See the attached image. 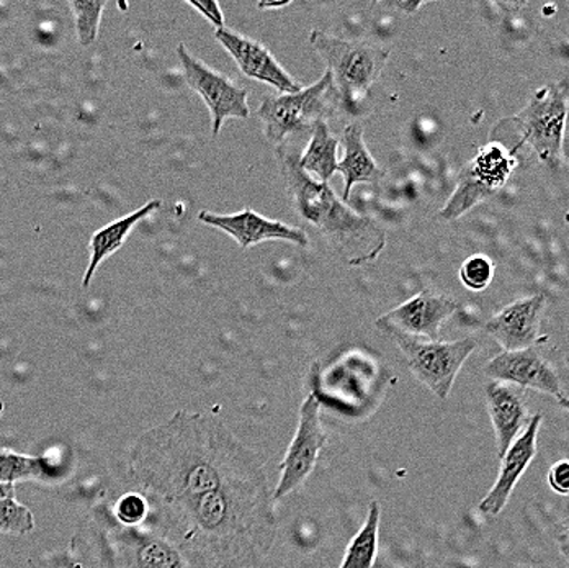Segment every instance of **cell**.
<instances>
[{
    "label": "cell",
    "mask_w": 569,
    "mask_h": 568,
    "mask_svg": "<svg viewBox=\"0 0 569 568\" xmlns=\"http://www.w3.org/2000/svg\"><path fill=\"white\" fill-rule=\"evenodd\" d=\"M310 43L326 62L341 107L347 112H357L360 100L380 79L390 60V50L371 41L347 40L322 30L311 31Z\"/></svg>",
    "instance_id": "cell-6"
},
{
    "label": "cell",
    "mask_w": 569,
    "mask_h": 568,
    "mask_svg": "<svg viewBox=\"0 0 569 568\" xmlns=\"http://www.w3.org/2000/svg\"><path fill=\"white\" fill-rule=\"evenodd\" d=\"M218 43L231 54L242 74L272 86L282 93L300 92L301 86L288 74L269 50L252 38L242 37L228 29L214 31Z\"/></svg>",
    "instance_id": "cell-15"
},
{
    "label": "cell",
    "mask_w": 569,
    "mask_h": 568,
    "mask_svg": "<svg viewBox=\"0 0 569 568\" xmlns=\"http://www.w3.org/2000/svg\"><path fill=\"white\" fill-rule=\"evenodd\" d=\"M44 472V462L38 457L0 449V484L16 485L17 481L38 480Z\"/></svg>",
    "instance_id": "cell-23"
},
{
    "label": "cell",
    "mask_w": 569,
    "mask_h": 568,
    "mask_svg": "<svg viewBox=\"0 0 569 568\" xmlns=\"http://www.w3.org/2000/svg\"><path fill=\"white\" fill-rule=\"evenodd\" d=\"M381 331L397 345L416 379L432 391L439 400H447L458 372L467 359L477 351L473 338L460 341H429L418 336L406 335L398 329L380 327Z\"/></svg>",
    "instance_id": "cell-8"
},
{
    "label": "cell",
    "mask_w": 569,
    "mask_h": 568,
    "mask_svg": "<svg viewBox=\"0 0 569 568\" xmlns=\"http://www.w3.org/2000/svg\"><path fill=\"white\" fill-rule=\"evenodd\" d=\"M16 498V485L0 484V501Z\"/></svg>",
    "instance_id": "cell-32"
},
{
    "label": "cell",
    "mask_w": 569,
    "mask_h": 568,
    "mask_svg": "<svg viewBox=\"0 0 569 568\" xmlns=\"http://www.w3.org/2000/svg\"><path fill=\"white\" fill-rule=\"evenodd\" d=\"M149 511H151V501L141 491H128L121 495L113 507L114 519L124 528L141 526L148 519Z\"/></svg>",
    "instance_id": "cell-26"
},
{
    "label": "cell",
    "mask_w": 569,
    "mask_h": 568,
    "mask_svg": "<svg viewBox=\"0 0 569 568\" xmlns=\"http://www.w3.org/2000/svg\"><path fill=\"white\" fill-rule=\"evenodd\" d=\"M187 3L192 9L199 10L208 22L217 27V30L224 29V16L220 3L214 0H187Z\"/></svg>",
    "instance_id": "cell-29"
},
{
    "label": "cell",
    "mask_w": 569,
    "mask_h": 568,
    "mask_svg": "<svg viewBox=\"0 0 569 568\" xmlns=\"http://www.w3.org/2000/svg\"><path fill=\"white\" fill-rule=\"evenodd\" d=\"M106 6V2H79V0L69 2L74 16L76 34L82 47L96 43Z\"/></svg>",
    "instance_id": "cell-24"
},
{
    "label": "cell",
    "mask_w": 569,
    "mask_h": 568,
    "mask_svg": "<svg viewBox=\"0 0 569 568\" xmlns=\"http://www.w3.org/2000/svg\"><path fill=\"white\" fill-rule=\"evenodd\" d=\"M543 293L520 299L489 318L485 331L495 338L505 351L533 348L539 339L540 318L545 308Z\"/></svg>",
    "instance_id": "cell-18"
},
{
    "label": "cell",
    "mask_w": 569,
    "mask_h": 568,
    "mask_svg": "<svg viewBox=\"0 0 569 568\" xmlns=\"http://www.w3.org/2000/svg\"><path fill=\"white\" fill-rule=\"evenodd\" d=\"M338 107L341 103L335 82L326 71L316 84L300 92L267 97L260 103L257 117L263 123L267 140L279 148L298 134L311 133L316 124L328 121Z\"/></svg>",
    "instance_id": "cell-7"
},
{
    "label": "cell",
    "mask_w": 569,
    "mask_h": 568,
    "mask_svg": "<svg viewBox=\"0 0 569 568\" xmlns=\"http://www.w3.org/2000/svg\"><path fill=\"white\" fill-rule=\"evenodd\" d=\"M326 442H328V432L322 425L321 400L315 391H311L301 401L297 431L280 464V479L273 491V500H283L307 484Z\"/></svg>",
    "instance_id": "cell-10"
},
{
    "label": "cell",
    "mask_w": 569,
    "mask_h": 568,
    "mask_svg": "<svg viewBox=\"0 0 569 568\" xmlns=\"http://www.w3.org/2000/svg\"><path fill=\"white\" fill-rule=\"evenodd\" d=\"M106 568H211L151 504L141 526L118 525L106 542Z\"/></svg>",
    "instance_id": "cell-5"
},
{
    "label": "cell",
    "mask_w": 569,
    "mask_h": 568,
    "mask_svg": "<svg viewBox=\"0 0 569 568\" xmlns=\"http://www.w3.org/2000/svg\"><path fill=\"white\" fill-rule=\"evenodd\" d=\"M161 200H151V202L144 203L140 209L134 210L133 213L118 218V220L106 225V227L100 228L99 231L92 235L89 242V266H87L84 277H82V287H84V289L92 282L93 276H96L100 265H102L106 259H109L110 256L114 255L118 249H121V246L127 241L131 230H133L138 223H141L144 218H148L149 215L161 209Z\"/></svg>",
    "instance_id": "cell-20"
},
{
    "label": "cell",
    "mask_w": 569,
    "mask_h": 568,
    "mask_svg": "<svg viewBox=\"0 0 569 568\" xmlns=\"http://www.w3.org/2000/svg\"><path fill=\"white\" fill-rule=\"evenodd\" d=\"M513 171V156L502 145H486L478 155L461 169L449 202L440 210L447 221L463 217L485 200L491 199L505 187Z\"/></svg>",
    "instance_id": "cell-9"
},
{
    "label": "cell",
    "mask_w": 569,
    "mask_h": 568,
    "mask_svg": "<svg viewBox=\"0 0 569 568\" xmlns=\"http://www.w3.org/2000/svg\"><path fill=\"white\" fill-rule=\"evenodd\" d=\"M339 140L329 130L328 121H319L311 131V140L307 151L300 158L303 171L313 178L318 176L319 182L328 183L338 172Z\"/></svg>",
    "instance_id": "cell-21"
},
{
    "label": "cell",
    "mask_w": 569,
    "mask_h": 568,
    "mask_svg": "<svg viewBox=\"0 0 569 568\" xmlns=\"http://www.w3.org/2000/svg\"><path fill=\"white\" fill-rule=\"evenodd\" d=\"M199 220L208 227L224 231L229 237L234 238L242 249L252 248L263 241H288L301 246V248L308 246L307 231L290 227L282 221L269 220L252 209H244L232 215L201 210Z\"/></svg>",
    "instance_id": "cell-13"
},
{
    "label": "cell",
    "mask_w": 569,
    "mask_h": 568,
    "mask_svg": "<svg viewBox=\"0 0 569 568\" xmlns=\"http://www.w3.org/2000/svg\"><path fill=\"white\" fill-rule=\"evenodd\" d=\"M288 3L287 2H282V3H259V9H262V10H272V9H282V7H287Z\"/></svg>",
    "instance_id": "cell-33"
},
{
    "label": "cell",
    "mask_w": 569,
    "mask_h": 568,
    "mask_svg": "<svg viewBox=\"0 0 569 568\" xmlns=\"http://www.w3.org/2000/svg\"><path fill=\"white\" fill-rule=\"evenodd\" d=\"M177 57L187 84L199 93L210 110L213 137L220 134L228 119H249L248 90L193 57L183 43L177 47Z\"/></svg>",
    "instance_id": "cell-11"
},
{
    "label": "cell",
    "mask_w": 569,
    "mask_h": 568,
    "mask_svg": "<svg viewBox=\"0 0 569 568\" xmlns=\"http://www.w3.org/2000/svg\"><path fill=\"white\" fill-rule=\"evenodd\" d=\"M380 519L381 505L377 500H371L366 522L347 546L339 568H373L378 556Z\"/></svg>",
    "instance_id": "cell-22"
},
{
    "label": "cell",
    "mask_w": 569,
    "mask_h": 568,
    "mask_svg": "<svg viewBox=\"0 0 569 568\" xmlns=\"http://www.w3.org/2000/svg\"><path fill=\"white\" fill-rule=\"evenodd\" d=\"M485 401L495 428L496 450L499 459H502L529 426L533 415L527 407L526 390L511 383L489 380L485 386Z\"/></svg>",
    "instance_id": "cell-16"
},
{
    "label": "cell",
    "mask_w": 569,
    "mask_h": 568,
    "mask_svg": "<svg viewBox=\"0 0 569 568\" xmlns=\"http://www.w3.org/2000/svg\"><path fill=\"white\" fill-rule=\"evenodd\" d=\"M458 310V301L422 290L412 299L388 311L377 320V327H390L406 335L440 341L442 325Z\"/></svg>",
    "instance_id": "cell-14"
},
{
    "label": "cell",
    "mask_w": 569,
    "mask_h": 568,
    "mask_svg": "<svg viewBox=\"0 0 569 568\" xmlns=\"http://www.w3.org/2000/svg\"><path fill=\"white\" fill-rule=\"evenodd\" d=\"M567 362L569 363V355L567 356Z\"/></svg>",
    "instance_id": "cell-35"
},
{
    "label": "cell",
    "mask_w": 569,
    "mask_h": 568,
    "mask_svg": "<svg viewBox=\"0 0 569 568\" xmlns=\"http://www.w3.org/2000/svg\"><path fill=\"white\" fill-rule=\"evenodd\" d=\"M288 200L300 221L313 228L332 252L349 266L373 262L387 246V235L371 218L357 213L329 187L300 166V155L288 143L277 148Z\"/></svg>",
    "instance_id": "cell-3"
},
{
    "label": "cell",
    "mask_w": 569,
    "mask_h": 568,
    "mask_svg": "<svg viewBox=\"0 0 569 568\" xmlns=\"http://www.w3.org/2000/svg\"><path fill=\"white\" fill-rule=\"evenodd\" d=\"M34 529V516L26 505L16 498L0 501V532L3 535L27 536Z\"/></svg>",
    "instance_id": "cell-25"
},
{
    "label": "cell",
    "mask_w": 569,
    "mask_h": 568,
    "mask_svg": "<svg viewBox=\"0 0 569 568\" xmlns=\"http://www.w3.org/2000/svg\"><path fill=\"white\" fill-rule=\"evenodd\" d=\"M458 276L468 290L481 292V290L488 289L492 277H495V262L488 256H471V258L465 259Z\"/></svg>",
    "instance_id": "cell-27"
},
{
    "label": "cell",
    "mask_w": 569,
    "mask_h": 568,
    "mask_svg": "<svg viewBox=\"0 0 569 568\" xmlns=\"http://www.w3.org/2000/svg\"><path fill=\"white\" fill-rule=\"evenodd\" d=\"M541 415H533L522 435L513 441L506 456L501 459V470L491 490L478 505V511L485 516H498L511 500L513 488L520 477L529 469L537 456V436L541 425Z\"/></svg>",
    "instance_id": "cell-17"
},
{
    "label": "cell",
    "mask_w": 569,
    "mask_h": 568,
    "mask_svg": "<svg viewBox=\"0 0 569 568\" xmlns=\"http://www.w3.org/2000/svg\"><path fill=\"white\" fill-rule=\"evenodd\" d=\"M128 474L159 507H176L241 481L269 479L262 459L223 419L179 410L142 432L128 454Z\"/></svg>",
    "instance_id": "cell-1"
},
{
    "label": "cell",
    "mask_w": 569,
    "mask_h": 568,
    "mask_svg": "<svg viewBox=\"0 0 569 568\" xmlns=\"http://www.w3.org/2000/svg\"><path fill=\"white\" fill-rule=\"evenodd\" d=\"M568 110L567 84L557 82L545 86L537 90L520 112L496 124L491 141L502 145L512 156L520 148L527 147L541 165L558 169Z\"/></svg>",
    "instance_id": "cell-4"
},
{
    "label": "cell",
    "mask_w": 569,
    "mask_h": 568,
    "mask_svg": "<svg viewBox=\"0 0 569 568\" xmlns=\"http://www.w3.org/2000/svg\"><path fill=\"white\" fill-rule=\"evenodd\" d=\"M558 407L563 408V410L569 411V398L561 397L560 400H558Z\"/></svg>",
    "instance_id": "cell-34"
},
{
    "label": "cell",
    "mask_w": 569,
    "mask_h": 568,
    "mask_svg": "<svg viewBox=\"0 0 569 568\" xmlns=\"http://www.w3.org/2000/svg\"><path fill=\"white\" fill-rule=\"evenodd\" d=\"M548 485H550L551 490L555 494L563 495V497H568L569 495V460H558L553 466L550 467V472H548Z\"/></svg>",
    "instance_id": "cell-28"
},
{
    "label": "cell",
    "mask_w": 569,
    "mask_h": 568,
    "mask_svg": "<svg viewBox=\"0 0 569 568\" xmlns=\"http://www.w3.org/2000/svg\"><path fill=\"white\" fill-rule=\"evenodd\" d=\"M558 544H560L561 554L569 562V516L565 519L560 532H558Z\"/></svg>",
    "instance_id": "cell-31"
},
{
    "label": "cell",
    "mask_w": 569,
    "mask_h": 568,
    "mask_svg": "<svg viewBox=\"0 0 569 568\" xmlns=\"http://www.w3.org/2000/svg\"><path fill=\"white\" fill-rule=\"evenodd\" d=\"M154 507L211 568H256L276 544L269 479L229 485L176 507Z\"/></svg>",
    "instance_id": "cell-2"
},
{
    "label": "cell",
    "mask_w": 569,
    "mask_h": 568,
    "mask_svg": "<svg viewBox=\"0 0 569 568\" xmlns=\"http://www.w3.org/2000/svg\"><path fill=\"white\" fill-rule=\"evenodd\" d=\"M385 6L390 7V9H397L401 13H416L422 6H426L425 2H408V0H395V2H387Z\"/></svg>",
    "instance_id": "cell-30"
},
{
    "label": "cell",
    "mask_w": 569,
    "mask_h": 568,
    "mask_svg": "<svg viewBox=\"0 0 569 568\" xmlns=\"http://www.w3.org/2000/svg\"><path fill=\"white\" fill-rule=\"evenodd\" d=\"M341 140L346 155L342 161L338 162V172H341L343 178L342 200L346 202L357 183H378L385 178V171L375 162L363 141L362 124H347Z\"/></svg>",
    "instance_id": "cell-19"
},
{
    "label": "cell",
    "mask_w": 569,
    "mask_h": 568,
    "mask_svg": "<svg viewBox=\"0 0 569 568\" xmlns=\"http://www.w3.org/2000/svg\"><path fill=\"white\" fill-rule=\"evenodd\" d=\"M483 372L491 380L511 383L522 390L541 391L557 400L563 397L560 377L536 348L502 351L486 363Z\"/></svg>",
    "instance_id": "cell-12"
}]
</instances>
